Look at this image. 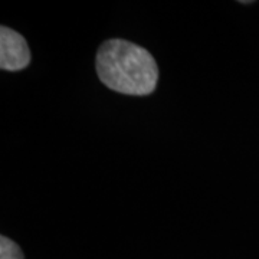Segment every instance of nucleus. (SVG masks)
I'll list each match as a JSON object with an SVG mask.
<instances>
[{
  "mask_svg": "<svg viewBox=\"0 0 259 259\" xmlns=\"http://www.w3.org/2000/svg\"><path fill=\"white\" fill-rule=\"evenodd\" d=\"M30 62L26 39L16 30L2 26L0 28V68L3 71H20Z\"/></svg>",
  "mask_w": 259,
  "mask_h": 259,
  "instance_id": "nucleus-2",
  "label": "nucleus"
},
{
  "mask_svg": "<svg viewBox=\"0 0 259 259\" xmlns=\"http://www.w3.org/2000/svg\"><path fill=\"white\" fill-rule=\"evenodd\" d=\"M101 82L124 95L144 97L156 90L158 66L147 49L125 39H110L102 44L95 59Z\"/></svg>",
  "mask_w": 259,
  "mask_h": 259,
  "instance_id": "nucleus-1",
  "label": "nucleus"
},
{
  "mask_svg": "<svg viewBox=\"0 0 259 259\" xmlns=\"http://www.w3.org/2000/svg\"><path fill=\"white\" fill-rule=\"evenodd\" d=\"M0 259H25V255L16 242L6 236L0 238Z\"/></svg>",
  "mask_w": 259,
  "mask_h": 259,
  "instance_id": "nucleus-3",
  "label": "nucleus"
}]
</instances>
